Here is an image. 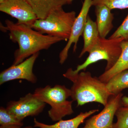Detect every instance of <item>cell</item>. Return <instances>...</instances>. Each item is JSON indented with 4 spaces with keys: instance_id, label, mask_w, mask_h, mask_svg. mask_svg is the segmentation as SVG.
Instances as JSON below:
<instances>
[{
    "instance_id": "obj_1",
    "label": "cell",
    "mask_w": 128,
    "mask_h": 128,
    "mask_svg": "<svg viewBox=\"0 0 128 128\" xmlns=\"http://www.w3.org/2000/svg\"><path fill=\"white\" fill-rule=\"evenodd\" d=\"M4 30L9 32L10 39L16 42L18 48L14 53L12 65L22 63L24 60L41 50H47L53 44L64 41L58 37L45 35L24 24L15 23L7 19Z\"/></svg>"
},
{
    "instance_id": "obj_2",
    "label": "cell",
    "mask_w": 128,
    "mask_h": 128,
    "mask_svg": "<svg viewBox=\"0 0 128 128\" xmlns=\"http://www.w3.org/2000/svg\"><path fill=\"white\" fill-rule=\"evenodd\" d=\"M73 70L70 68L63 76L73 82L70 97L72 100L76 102L77 106L92 102L101 104L104 106L106 105L112 95L107 88L106 83L93 77L89 72L76 73Z\"/></svg>"
},
{
    "instance_id": "obj_3",
    "label": "cell",
    "mask_w": 128,
    "mask_h": 128,
    "mask_svg": "<svg viewBox=\"0 0 128 128\" xmlns=\"http://www.w3.org/2000/svg\"><path fill=\"white\" fill-rule=\"evenodd\" d=\"M70 89L64 85H56L53 87L49 85L35 89L34 96L51 107L48 111L49 116L54 121H59L64 117L73 113V100L68 98L71 96Z\"/></svg>"
},
{
    "instance_id": "obj_4",
    "label": "cell",
    "mask_w": 128,
    "mask_h": 128,
    "mask_svg": "<svg viewBox=\"0 0 128 128\" xmlns=\"http://www.w3.org/2000/svg\"><path fill=\"white\" fill-rule=\"evenodd\" d=\"M76 17L75 12H66L60 8L52 12L44 19H38L31 28L42 34L67 41Z\"/></svg>"
},
{
    "instance_id": "obj_5",
    "label": "cell",
    "mask_w": 128,
    "mask_h": 128,
    "mask_svg": "<svg viewBox=\"0 0 128 128\" xmlns=\"http://www.w3.org/2000/svg\"><path fill=\"white\" fill-rule=\"evenodd\" d=\"M123 40L121 38L106 39L100 37L89 50V56L86 60L81 64L78 65L73 72L77 73L82 70L85 71L90 65L102 60L107 62L105 71L109 70L114 66L121 55V43Z\"/></svg>"
},
{
    "instance_id": "obj_6",
    "label": "cell",
    "mask_w": 128,
    "mask_h": 128,
    "mask_svg": "<svg viewBox=\"0 0 128 128\" xmlns=\"http://www.w3.org/2000/svg\"><path fill=\"white\" fill-rule=\"evenodd\" d=\"M46 104L31 93L21 98L18 101L8 103L6 109L19 120L29 116H36L42 112Z\"/></svg>"
},
{
    "instance_id": "obj_7",
    "label": "cell",
    "mask_w": 128,
    "mask_h": 128,
    "mask_svg": "<svg viewBox=\"0 0 128 128\" xmlns=\"http://www.w3.org/2000/svg\"><path fill=\"white\" fill-rule=\"evenodd\" d=\"M0 11L31 27L38 19L26 0H0Z\"/></svg>"
},
{
    "instance_id": "obj_8",
    "label": "cell",
    "mask_w": 128,
    "mask_h": 128,
    "mask_svg": "<svg viewBox=\"0 0 128 128\" xmlns=\"http://www.w3.org/2000/svg\"><path fill=\"white\" fill-rule=\"evenodd\" d=\"M123 96L122 92L110 96L103 110L86 121L82 128H113L114 118L118 109L122 106Z\"/></svg>"
},
{
    "instance_id": "obj_9",
    "label": "cell",
    "mask_w": 128,
    "mask_h": 128,
    "mask_svg": "<svg viewBox=\"0 0 128 128\" xmlns=\"http://www.w3.org/2000/svg\"><path fill=\"white\" fill-rule=\"evenodd\" d=\"M39 52L36 53L28 58L22 63L12 65L0 74V85L14 80H26L32 83L37 82L36 76L33 72V68Z\"/></svg>"
},
{
    "instance_id": "obj_10",
    "label": "cell",
    "mask_w": 128,
    "mask_h": 128,
    "mask_svg": "<svg viewBox=\"0 0 128 128\" xmlns=\"http://www.w3.org/2000/svg\"><path fill=\"white\" fill-rule=\"evenodd\" d=\"M92 6V0H84L79 15L76 17L74 21L70 36L66 46H65L59 54L60 63L64 64L67 59L69 50L72 44H74L73 51L76 52L77 44L80 37L82 35L84 28L90 8Z\"/></svg>"
},
{
    "instance_id": "obj_11",
    "label": "cell",
    "mask_w": 128,
    "mask_h": 128,
    "mask_svg": "<svg viewBox=\"0 0 128 128\" xmlns=\"http://www.w3.org/2000/svg\"><path fill=\"white\" fill-rule=\"evenodd\" d=\"M38 19H44L52 12L67 4V0H26Z\"/></svg>"
},
{
    "instance_id": "obj_12",
    "label": "cell",
    "mask_w": 128,
    "mask_h": 128,
    "mask_svg": "<svg viewBox=\"0 0 128 128\" xmlns=\"http://www.w3.org/2000/svg\"><path fill=\"white\" fill-rule=\"evenodd\" d=\"M111 10L105 5H98L95 6L96 23L100 37L106 38L113 28L112 22L114 15Z\"/></svg>"
},
{
    "instance_id": "obj_13",
    "label": "cell",
    "mask_w": 128,
    "mask_h": 128,
    "mask_svg": "<svg viewBox=\"0 0 128 128\" xmlns=\"http://www.w3.org/2000/svg\"><path fill=\"white\" fill-rule=\"evenodd\" d=\"M82 35L84 46L79 58L82 57L86 53L89 52L100 37L96 23L92 20L89 16H88Z\"/></svg>"
},
{
    "instance_id": "obj_14",
    "label": "cell",
    "mask_w": 128,
    "mask_h": 128,
    "mask_svg": "<svg viewBox=\"0 0 128 128\" xmlns=\"http://www.w3.org/2000/svg\"><path fill=\"white\" fill-rule=\"evenodd\" d=\"M98 111V109H94L85 112H81L72 119L66 120H61L52 125L40 122L37 121L36 118H34V126L39 128H78L80 124L83 123L85 119Z\"/></svg>"
},
{
    "instance_id": "obj_15",
    "label": "cell",
    "mask_w": 128,
    "mask_h": 128,
    "mask_svg": "<svg viewBox=\"0 0 128 128\" xmlns=\"http://www.w3.org/2000/svg\"><path fill=\"white\" fill-rule=\"evenodd\" d=\"M121 55L116 63L112 68L105 71L98 77L101 81L107 83L117 73L128 69V41H122Z\"/></svg>"
},
{
    "instance_id": "obj_16",
    "label": "cell",
    "mask_w": 128,
    "mask_h": 128,
    "mask_svg": "<svg viewBox=\"0 0 128 128\" xmlns=\"http://www.w3.org/2000/svg\"><path fill=\"white\" fill-rule=\"evenodd\" d=\"M106 86L112 95L119 94L128 88V69L114 76L106 83Z\"/></svg>"
},
{
    "instance_id": "obj_17",
    "label": "cell",
    "mask_w": 128,
    "mask_h": 128,
    "mask_svg": "<svg viewBox=\"0 0 128 128\" xmlns=\"http://www.w3.org/2000/svg\"><path fill=\"white\" fill-rule=\"evenodd\" d=\"M0 124L2 126L17 125L22 126V121L17 118L6 109V108H0Z\"/></svg>"
},
{
    "instance_id": "obj_18",
    "label": "cell",
    "mask_w": 128,
    "mask_h": 128,
    "mask_svg": "<svg viewBox=\"0 0 128 128\" xmlns=\"http://www.w3.org/2000/svg\"><path fill=\"white\" fill-rule=\"evenodd\" d=\"M92 6L104 5L111 9H128V0H92Z\"/></svg>"
},
{
    "instance_id": "obj_19",
    "label": "cell",
    "mask_w": 128,
    "mask_h": 128,
    "mask_svg": "<svg viewBox=\"0 0 128 128\" xmlns=\"http://www.w3.org/2000/svg\"><path fill=\"white\" fill-rule=\"evenodd\" d=\"M115 116L117 121L114 124L113 128H128V107L121 106L119 108Z\"/></svg>"
},
{
    "instance_id": "obj_20",
    "label": "cell",
    "mask_w": 128,
    "mask_h": 128,
    "mask_svg": "<svg viewBox=\"0 0 128 128\" xmlns=\"http://www.w3.org/2000/svg\"><path fill=\"white\" fill-rule=\"evenodd\" d=\"M121 38L124 41H128V14L122 23L109 38Z\"/></svg>"
},
{
    "instance_id": "obj_21",
    "label": "cell",
    "mask_w": 128,
    "mask_h": 128,
    "mask_svg": "<svg viewBox=\"0 0 128 128\" xmlns=\"http://www.w3.org/2000/svg\"><path fill=\"white\" fill-rule=\"evenodd\" d=\"M121 105L122 106L128 107V96H123L121 98Z\"/></svg>"
},
{
    "instance_id": "obj_22",
    "label": "cell",
    "mask_w": 128,
    "mask_h": 128,
    "mask_svg": "<svg viewBox=\"0 0 128 128\" xmlns=\"http://www.w3.org/2000/svg\"><path fill=\"white\" fill-rule=\"evenodd\" d=\"M0 128H32V126H28L22 128V126H17V125H6L2 126L1 125Z\"/></svg>"
},
{
    "instance_id": "obj_23",
    "label": "cell",
    "mask_w": 128,
    "mask_h": 128,
    "mask_svg": "<svg viewBox=\"0 0 128 128\" xmlns=\"http://www.w3.org/2000/svg\"><path fill=\"white\" fill-rule=\"evenodd\" d=\"M73 0H67L68 4H70L72 2Z\"/></svg>"
}]
</instances>
